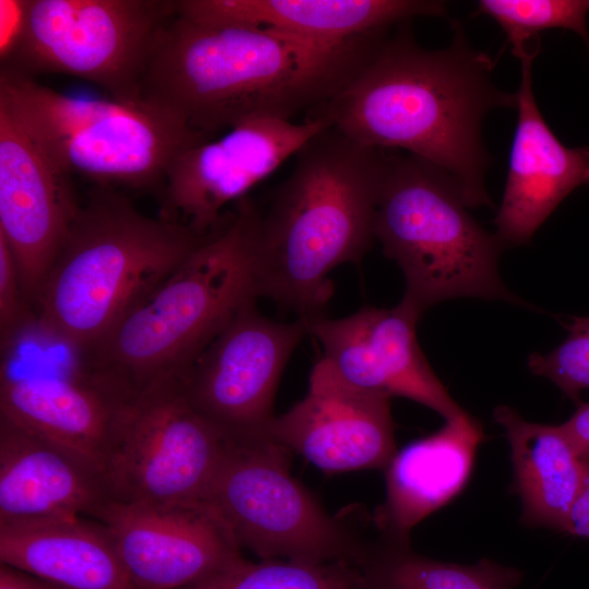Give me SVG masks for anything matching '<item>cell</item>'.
<instances>
[{
  "label": "cell",
  "mask_w": 589,
  "mask_h": 589,
  "mask_svg": "<svg viewBox=\"0 0 589 589\" xmlns=\"http://www.w3.org/2000/svg\"><path fill=\"white\" fill-rule=\"evenodd\" d=\"M388 31L326 44L175 14L158 29L142 100L207 139L251 119H290L335 97Z\"/></svg>",
  "instance_id": "1"
},
{
  "label": "cell",
  "mask_w": 589,
  "mask_h": 589,
  "mask_svg": "<svg viewBox=\"0 0 589 589\" xmlns=\"http://www.w3.org/2000/svg\"><path fill=\"white\" fill-rule=\"evenodd\" d=\"M450 45L426 49L407 27L387 36L368 63L315 115L377 149H400L445 172L467 206H491L484 179L489 155L482 122L489 111L516 108L500 89L489 55L454 24Z\"/></svg>",
  "instance_id": "2"
},
{
  "label": "cell",
  "mask_w": 589,
  "mask_h": 589,
  "mask_svg": "<svg viewBox=\"0 0 589 589\" xmlns=\"http://www.w3.org/2000/svg\"><path fill=\"white\" fill-rule=\"evenodd\" d=\"M296 156L262 215L256 279L260 297L310 320L333 294L330 272L360 262L375 240L385 151L328 125Z\"/></svg>",
  "instance_id": "3"
},
{
  "label": "cell",
  "mask_w": 589,
  "mask_h": 589,
  "mask_svg": "<svg viewBox=\"0 0 589 589\" xmlns=\"http://www.w3.org/2000/svg\"><path fill=\"white\" fill-rule=\"evenodd\" d=\"M209 233L148 216L125 195L98 187L81 205L37 296L36 330L87 356Z\"/></svg>",
  "instance_id": "4"
},
{
  "label": "cell",
  "mask_w": 589,
  "mask_h": 589,
  "mask_svg": "<svg viewBox=\"0 0 589 589\" xmlns=\"http://www.w3.org/2000/svg\"><path fill=\"white\" fill-rule=\"evenodd\" d=\"M262 214L243 197L206 240L87 354L86 364L132 392L181 374L228 322L260 297Z\"/></svg>",
  "instance_id": "5"
},
{
  "label": "cell",
  "mask_w": 589,
  "mask_h": 589,
  "mask_svg": "<svg viewBox=\"0 0 589 589\" xmlns=\"http://www.w3.org/2000/svg\"><path fill=\"white\" fill-rule=\"evenodd\" d=\"M468 208L448 175L410 154L385 153L375 240L404 275L401 300L421 315L460 297L527 305L501 279L505 247Z\"/></svg>",
  "instance_id": "6"
},
{
  "label": "cell",
  "mask_w": 589,
  "mask_h": 589,
  "mask_svg": "<svg viewBox=\"0 0 589 589\" xmlns=\"http://www.w3.org/2000/svg\"><path fill=\"white\" fill-rule=\"evenodd\" d=\"M0 108L62 172L99 187H164L180 152L212 140L145 103L70 96L7 67Z\"/></svg>",
  "instance_id": "7"
},
{
  "label": "cell",
  "mask_w": 589,
  "mask_h": 589,
  "mask_svg": "<svg viewBox=\"0 0 589 589\" xmlns=\"http://www.w3.org/2000/svg\"><path fill=\"white\" fill-rule=\"evenodd\" d=\"M289 453L273 440L229 444L204 500L262 560L358 567L369 542L291 476Z\"/></svg>",
  "instance_id": "8"
},
{
  "label": "cell",
  "mask_w": 589,
  "mask_h": 589,
  "mask_svg": "<svg viewBox=\"0 0 589 589\" xmlns=\"http://www.w3.org/2000/svg\"><path fill=\"white\" fill-rule=\"evenodd\" d=\"M176 9L177 0H27L23 33L1 67L79 77L142 104L154 38Z\"/></svg>",
  "instance_id": "9"
},
{
  "label": "cell",
  "mask_w": 589,
  "mask_h": 589,
  "mask_svg": "<svg viewBox=\"0 0 589 589\" xmlns=\"http://www.w3.org/2000/svg\"><path fill=\"white\" fill-rule=\"evenodd\" d=\"M229 444L190 404L178 375L152 382L123 411L105 470L110 498L143 505L204 500Z\"/></svg>",
  "instance_id": "10"
},
{
  "label": "cell",
  "mask_w": 589,
  "mask_h": 589,
  "mask_svg": "<svg viewBox=\"0 0 589 589\" xmlns=\"http://www.w3.org/2000/svg\"><path fill=\"white\" fill-rule=\"evenodd\" d=\"M305 334L304 320L275 322L248 303L178 375L187 398L230 444L272 440L277 386Z\"/></svg>",
  "instance_id": "11"
},
{
  "label": "cell",
  "mask_w": 589,
  "mask_h": 589,
  "mask_svg": "<svg viewBox=\"0 0 589 589\" xmlns=\"http://www.w3.org/2000/svg\"><path fill=\"white\" fill-rule=\"evenodd\" d=\"M328 125L318 115L302 123L251 119L183 149L167 170L160 216L209 233L224 220L227 205L245 197Z\"/></svg>",
  "instance_id": "12"
},
{
  "label": "cell",
  "mask_w": 589,
  "mask_h": 589,
  "mask_svg": "<svg viewBox=\"0 0 589 589\" xmlns=\"http://www.w3.org/2000/svg\"><path fill=\"white\" fill-rule=\"evenodd\" d=\"M105 526L135 589H184L242 556L230 527L205 500L143 505L107 500Z\"/></svg>",
  "instance_id": "13"
},
{
  "label": "cell",
  "mask_w": 589,
  "mask_h": 589,
  "mask_svg": "<svg viewBox=\"0 0 589 589\" xmlns=\"http://www.w3.org/2000/svg\"><path fill=\"white\" fill-rule=\"evenodd\" d=\"M422 315L400 300L392 308L363 306L341 318L304 320L335 372L360 389L421 404L445 421L467 412L432 370L417 338Z\"/></svg>",
  "instance_id": "14"
},
{
  "label": "cell",
  "mask_w": 589,
  "mask_h": 589,
  "mask_svg": "<svg viewBox=\"0 0 589 589\" xmlns=\"http://www.w3.org/2000/svg\"><path fill=\"white\" fill-rule=\"evenodd\" d=\"M390 399L350 385L321 358L305 396L275 416L269 436L326 473L384 471L397 452Z\"/></svg>",
  "instance_id": "15"
},
{
  "label": "cell",
  "mask_w": 589,
  "mask_h": 589,
  "mask_svg": "<svg viewBox=\"0 0 589 589\" xmlns=\"http://www.w3.org/2000/svg\"><path fill=\"white\" fill-rule=\"evenodd\" d=\"M80 207L72 178L0 108V236L14 255L31 306Z\"/></svg>",
  "instance_id": "16"
},
{
  "label": "cell",
  "mask_w": 589,
  "mask_h": 589,
  "mask_svg": "<svg viewBox=\"0 0 589 589\" xmlns=\"http://www.w3.org/2000/svg\"><path fill=\"white\" fill-rule=\"evenodd\" d=\"M133 394L87 364L64 373L13 375L1 370L0 416L67 449L105 478Z\"/></svg>",
  "instance_id": "17"
},
{
  "label": "cell",
  "mask_w": 589,
  "mask_h": 589,
  "mask_svg": "<svg viewBox=\"0 0 589 589\" xmlns=\"http://www.w3.org/2000/svg\"><path fill=\"white\" fill-rule=\"evenodd\" d=\"M539 51L522 56L516 92L517 124L494 232L503 245L528 243L558 204L589 184V147H568L551 130L538 107L532 63Z\"/></svg>",
  "instance_id": "18"
},
{
  "label": "cell",
  "mask_w": 589,
  "mask_h": 589,
  "mask_svg": "<svg viewBox=\"0 0 589 589\" xmlns=\"http://www.w3.org/2000/svg\"><path fill=\"white\" fill-rule=\"evenodd\" d=\"M109 498L100 472L0 416V525L93 517Z\"/></svg>",
  "instance_id": "19"
},
{
  "label": "cell",
  "mask_w": 589,
  "mask_h": 589,
  "mask_svg": "<svg viewBox=\"0 0 589 589\" xmlns=\"http://www.w3.org/2000/svg\"><path fill=\"white\" fill-rule=\"evenodd\" d=\"M176 14L338 44L389 31L416 16H446L447 8L434 0H177Z\"/></svg>",
  "instance_id": "20"
},
{
  "label": "cell",
  "mask_w": 589,
  "mask_h": 589,
  "mask_svg": "<svg viewBox=\"0 0 589 589\" xmlns=\"http://www.w3.org/2000/svg\"><path fill=\"white\" fill-rule=\"evenodd\" d=\"M484 438L467 413L396 452L384 469L385 500L372 516L378 538L410 543L411 529L462 490Z\"/></svg>",
  "instance_id": "21"
},
{
  "label": "cell",
  "mask_w": 589,
  "mask_h": 589,
  "mask_svg": "<svg viewBox=\"0 0 589 589\" xmlns=\"http://www.w3.org/2000/svg\"><path fill=\"white\" fill-rule=\"evenodd\" d=\"M0 563L64 589H135L108 530L81 516L0 525Z\"/></svg>",
  "instance_id": "22"
},
{
  "label": "cell",
  "mask_w": 589,
  "mask_h": 589,
  "mask_svg": "<svg viewBox=\"0 0 589 589\" xmlns=\"http://www.w3.org/2000/svg\"><path fill=\"white\" fill-rule=\"evenodd\" d=\"M493 416L510 447L512 491L521 501V522L563 531L581 489L587 459L577 454L561 424L527 421L504 405Z\"/></svg>",
  "instance_id": "23"
},
{
  "label": "cell",
  "mask_w": 589,
  "mask_h": 589,
  "mask_svg": "<svg viewBox=\"0 0 589 589\" xmlns=\"http://www.w3.org/2000/svg\"><path fill=\"white\" fill-rule=\"evenodd\" d=\"M368 589H515L522 572L483 558L471 565L441 562L414 552L410 543L378 538L359 564Z\"/></svg>",
  "instance_id": "24"
},
{
  "label": "cell",
  "mask_w": 589,
  "mask_h": 589,
  "mask_svg": "<svg viewBox=\"0 0 589 589\" xmlns=\"http://www.w3.org/2000/svg\"><path fill=\"white\" fill-rule=\"evenodd\" d=\"M184 589H368L350 563L306 564L283 560L249 562L242 556Z\"/></svg>",
  "instance_id": "25"
},
{
  "label": "cell",
  "mask_w": 589,
  "mask_h": 589,
  "mask_svg": "<svg viewBox=\"0 0 589 589\" xmlns=\"http://www.w3.org/2000/svg\"><path fill=\"white\" fill-rule=\"evenodd\" d=\"M588 12V0H480L476 11L501 26L518 59L528 52L540 51L539 35L551 28L575 32L589 49Z\"/></svg>",
  "instance_id": "26"
},
{
  "label": "cell",
  "mask_w": 589,
  "mask_h": 589,
  "mask_svg": "<svg viewBox=\"0 0 589 589\" xmlns=\"http://www.w3.org/2000/svg\"><path fill=\"white\" fill-rule=\"evenodd\" d=\"M567 337L548 353H531V373L554 383L570 399L579 400L589 388V316L576 317L567 325Z\"/></svg>",
  "instance_id": "27"
},
{
  "label": "cell",
  "mask_w": 589,
  "mask_h": 589,
  "mask_svg": "<svg viewBox=\"0 0 589 589\" xmlns=\"http://www.w3.org/2000/svg\"><path fill=\"white\" fill-rule=\"evenodd\" d=\"M35 322L27 302L14 255L0 236V344L8 350Z\"/></svg>",
  "instance_id": "28"
},
{
  "label": "cell",
  "mask_w": 589,
  "mask_h": 589,
  "mask_svg": "<svg viewBox=\"0 0 589 589\" xmlns=\"http://www.w3.org/2000/svg\"><path fill=\"white\" fill-rule=\"evenodd\" d=\"M27 0H0V55L2 63L15 49L25 26Z\"/></svg>",
  "instance_id": "29"
},
{
  "label": "cell",
  "mask_w": 589,
  "mask_h": 589,
  "mask_svg": "<svg viewBox=\"0 0 589 589\" xmlns=\"http://www.w3.org/2000/svg\"><path fill=\"white\" fill-rule=\"evenodd\" d=\"M563 532L589 540V459L579 494L569 512Z\"/></svg>",
  "instance_id": "30"
},
{
  "label": "cell",
  "mask_w": 589,
  "mask_h": 589,
  "mask_svg": "<svg viewBox=\"0 0 589 589\" xmlns=\"http://www.w3.org/2000/svg\"><path fill=\"white\" fill-rule=\"evenodd\" d=\"M582 459H589V402L578 406L572 417L561 424Z\"/></svg>",
  "instance_id": "31"
},
{
  "label": "cell",
  "mask_w": 589,
  "mask_h": 589,
  "mask_svg": "<svg viewBox=\"0 0 589 589\" xmlns=\"http://www.w3.org/2000/svg\"><path fill=\"white\" fill-rule=\"evenodd\" d=\"M0 589H64L40 577L0 563Z\"/></svg>",
  "instance_id": "32"
}]
</instances>
